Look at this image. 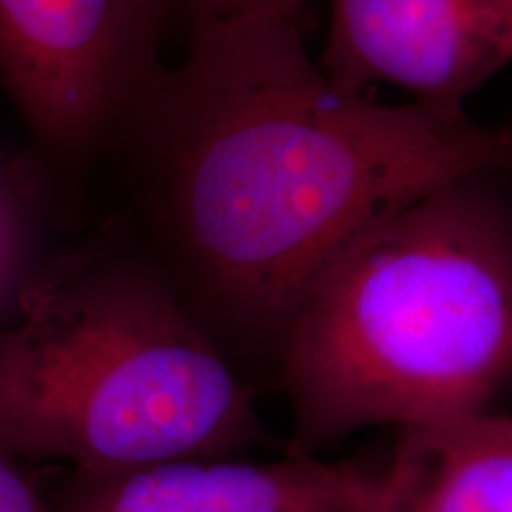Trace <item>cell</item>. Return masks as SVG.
Masks as SVG:
<instances>
[{
	"label": "cell",
	"mask_w": 512,
	"mask_h": 512,
	"mask_svg": "<svg viewBox=\"0 0 512 512\" xmlns=\"http://www.w3.org/2000/svg\"><path fill=\"white\" fill-rule=\"evenodd\" d=\"M112 152L119 226L235 366L240 351L278 366L325 261L396 204L512 169V126L349 93L311 57L302 17H238L188 27Z\"/></svg>",
	"instance_id": "6da1fadb"
},
{
	"label": "cell",
	"mask_w": 512,
	"mask_h": 512,
	"mask_svg": "<svg viewBox=\"0 0 512 512\" xmlns=\"http://www.w3.org/2000/svg\"><path fill=\"white\" fill-rule=\"evenodd\" d=\"M302 453L512 389V169L382 211L306 287L278 356Z\"/></svg>",
	"instance_id": "7a4b0ae2"
},
{
	"label": "cell",
	"mask_w": 512,
	"mask_h": 512,
	"mask_svg": "<svg viewBox=\"0 0 512 512\" xmlns=\"http://www.w3.org/2000/svg\"><path fill=\"white\" fill-rule=\"evenodd\" d=\"M259 437L252 384L119 223L38 261L0 325L3 456L112 470Z\"/></svg>",
	"instance_id": "3957f363"
},
{
	"label": "cell",
	"mask_w": 512,
	"mask_h": 512,
	"mask_svg": "<svg viewBox=\"0 0 512 512\" xmlns=\"http://www.w3.org/2000/svg\"><path fill=\"white\" fill-rule=\"evenodd\" d=\"M174 15L178 0H0V91L34 140L43 181L110 155L162 72Z\"/></svg>",
	"instance_id": "277c9868"
},
{
	"label": "cell",
	"mask_w": 512,
	"mask_h": 512,
	"mask_svg": "<svg viewBox=\"0 0 512 512\" xmlns=\"http://www.w3.org/2000/svg\"><path fill=\"white\" fill-rule=\"evenodd\" d=\"M320 67L349 93L377 83L415 105L465 112L512 64V0H328Z\"/></svg>",
	"instance_id": "5b68a950"
},
{
	"label": "cell",
	"mask_w": 512,
	"mask_h": 512,
	"mask_svg": "<svg viewBox=\"0 0 512 512\" xmlns=\"http://www.w3.org/2000/svg\"><path fill=\"white\" fill-rule=\"evenodd\" d=\"M55 503L60 512H382L384 465L309 453L268 463L176 458L79 470Z\"/></svg>",
	"instance_id": "8992f818"
},
{
	"label": "cell",
	"mask_w": 512,
	"mask_h": 512,
	"mask_svg": "<svg viewBox=\"0 0 512 512\" xmlns=\"http://www.w3.org/2000/svg\"><path fill=\"white\" fill-rule=\"evenodd\" d=\"M382 512H512V418L494 408L399 430Z\"/></svg>",
	"instance_id": "52a82bcc"
},
{
	"label": "cell",
	"mask_w": 512,
	"mask_h": 512,
	"mask_svg": "<svg viewBox=\"0 0 512 512\" xmlns=\"http://www.w3.org/2000/svg\"><path fill=\"white\" fill-rule=\"evenodd\" d=\"M43 178L34 166L24 174H0V325L15 309L17 294L38 266L34 256V207Z\"/></svg>",
	"instance_id": "ba28073f"
},
{
	"label": "cell",
	"mask_w": 512,
	"mask_h": 512,
	"mask_svg": "<svg viewBox=\"0 0 512 512\" xmlns=\"http://www.w3.org/2000/svg\"><path fill=\"white\" fill-rule=\"evenodd\" d=\"M309 3L311 0H178V15L185 19V27L238 17H302Z\"/></svg>",
	"instance_id": "9c48e42d"
},
{
	"label": "cell",
	"mask_w": 512,
	"mask_h": 512,
	"mask_svg": "<svg viewBox=\"0 0 512 512\" xmlns=\"http://www.w3.org/2000/svg\"><path fill=\"white\" fill-rule=\"evenodd\" d=\"M0 512H60L48 501L22 463L0 453Z\"/></svg>",
	"instance_id": "30bf717a"
}]
</instances>
